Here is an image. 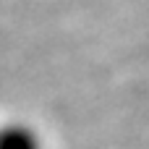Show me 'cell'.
<instances>
[{
    "mask_svg": "<svg viewBox=\"0 0 149 149\" xmlns=\"http://www.w3.org/2000/svg\"><path fill=\"white\" fill-rule=\"evenodd\" d=\"M0 149H45L39 134L26 123H3L0 126Z\"/></svg>",
    "mask_w": 149,
    "mask_h": 149,
    "instance_id": "1",
    "label": "cell"
}]
</instances>
